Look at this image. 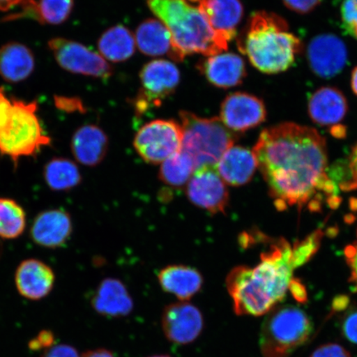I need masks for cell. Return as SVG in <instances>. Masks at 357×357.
I'll use <instances>...</instances> for the list:
<instances>
[{
    "label": "cell",
    "mask_w": 357,
    "mask_h": 357,
    "mask_svg": "<svg viewBox=\"0 0 357 357\" xmlns=\"http://www.w3.org/2000/svg\"><path fill=\"white\" fill-rule=\"evenodd\" d=\"M258 168L278 211L307 206L319 211L324 199L338 205L328 173V147L314 128L291 122L265 128L253 147Z\"/></svg>",
    "instance_id": "cell-1"
},
{
    "label": "cell",
    "mask_w": 357,
    "mask_h": 357,
    "mask_svg": "<svg viewBox=\"0 0 357 357\" xmlns=\"http://www.w3.org/2000/svg\"><path fill=\"white\" fill-rule=\"evenodd\" d=\"M323 236L322 231H316L293 245L281 238L261 254L257 266H240L231 270L226 287L235 314L259 317L273 310L291 288L294 271L318 252Z\"/></svg>",
    "instance_id": "cell-2"
},
{
    "label": "cell",
    "mask_w": 357,
    "mask_h": 357,
    "mask_svg": "<svg viewBox=\"0 0 357 357\" xmlns=\"http://www.w3.org/2000/svg\"><path fill=\"white\" fill-rule=\"evenodd\" d=\"M236 44L250 63L267 75L287 71L303 51L301 40L290 32L288 22L265 10L250 16Z\"/></svg>",
    "instance_id": "cell-3"
},
{
    "label": "cell",
    "mask_w": 357,
    "mask_h": 357,
    "mask_svg": "<svg viewBox=\"0 0 357 357\" xmlns=\"http://www.w3.org/2000/svg\"><path fill=\"white\" fill-rule=\"evenodd\" d=\"M146 3L171 33L178 61L192 54L211 56L227 50L229 40L216 33L199 7L188 0H147Z\"/></svg>",
    "instance_id": "cell-4"
},
{
    "label": "cell",
    "mask_w": 357,
    "mask_h": 357,
    "mask_svg": "<svg viewBox=\"0 0 357 357\" xmlns=\"http://www.w3.org/2000/svg\"><path fill=\"white\" fill-rule=\"evenodd\" d=\"M183 131L181 149L188 154L196 169L215 167L225 151L234 145L236 134L218 118H201L190 112L180 113Z\"/></svg>",
    "instance_id": "cell-5"
},
{
    "label": "cell",
    "mask_w": 357,
    "mask_h": 357,
    "mask_svg": "<svg viewBox=\"0 0 357 357\" xmlns=\"http://www.w3.org/2000/svg\"><path fill=\"white\" fill-rule=\"evenodd\" d=\"M312 332L305 312L284 306L269 312L262 324L259 346L264 357H289L305 344Z\"/></svg>",
    "instance_id": "cell-6"
},
{
    "label": "cell",
    "mask_w": 357,
    "mask_h": 357,
    "mask_svg": "<svg viewBox=\"0 0 357 357\" xmlns=\"http://www.w3.org/2000/svg\"><path fill=\"white\" fill-rule=\"evenodd\" d=\"M37 110V101L12 100L10 122L0 130V154L17 162L51 145V138L45 133Z\"/></svg>",
    "instance_id": "cell-7"
},
{
    "label": "cell",
    "mask_w": 357,
    "mask_h": 357,
    "mask_svg": "<svg viewBox=\"0 0 357 357\" xmlns=\"http://www.w3.org/2000/svg\"><path fill=\"white\" fill-rule=\"evenodd\" d=\"M139 77L141 89L132 100L134 110L139 117L159 108L175 93L181 82L177 66L166 60L149 62L142 67Z\"/></svg>",
    "instance_id": "cell-8"
},
{
    "label": "cell",
    "mask_w": 357,
    "mask_h": 357,
    "mask_svg": "<svg viewBox=\"0 0 357 357\" xmlns=\"http://www.w3.org/2000/svg\"><path fill=\"white\" fill-rule=\"evenodd\" d=\"M182 140L180 123L172 119H156L138 130L133 145L146 162L156 165L180 151Z\"/></svg>",
    "instance_id": "cell-9"
},
{
    "label": "cell",
    "mask_w": 357,
    "mask_h": 357,
    "mask_svg": "<svg viewBox=\"0 0 357 357\" xmlns=\"http://www.w3.org/2000/svg\"><path fill=\"white\" fill-rule=\"evenodd\" d=\"M48 47L58 65L68 73L104 79L113 75L109 62L82 43L55 38L48 42Z\"/></svg>",
    "instance_id": "cell-10"
},
{
    "label": "cell",
    "mask_w": 357,
    "mask_h": 357,
    "mask_svg": "<svg viewBox=\"0 0 357 357\" xmlns=\"http://www.w3.org/2000/svg\"><path fill=\"white\" fill-rule=\"evenodd\" d=\"M307 64L312 73L323 79H331L340 74L348 60L347 45L333 33L315 36L306 49Z\"/></svg>",
    "instance_id": "cell-11"
},
{
    "label": "cell",
    "mask_w": 357,
    "mask_h": 357,
    "mask_svg": "<svg viewBox=\"0 0 357 357\" xmlns=\"http://www.w3.org/2000/svg\"><path fill=\"white\" fill-rule=\"evenodd\" d=\"M267 110L264 101L245 92L227 96L220 109V120L233 132H245L266 121Z\"/></svg>",
    "instance_id": "cell-12"
},
{
    "label": "cell",
    "mask_w": 357,
    "mask_h": 357,
    "mask_svg": "<svg viewBox=\"0 0 357 357\" xmlns=\"http://www.w3.org/2000/svg\"><path fill=\"white\" fill-rule=\"evenodd\" d=\"M186 195L192 204L212 214L225 213L229 205V190L215 167L196 169L187 184Z\"/></svg>",
    "instance_id": "cell-13"
},
{
    "label": "cell",
    "mask_w": 357,
    "mask_h": 357,
    "mask_svg": "<svg viewBox=\"0 0 357 357\" xmlns=\"http://www.w3.org/2000/svg\"><path fill=\"white\" fill-rule=\"evenodd\" d=\"M204 325L202 312L190 303H172L163 310V333L169 342L176 345L194 342L202 333Z\"/></svg>",
    "instance_id": "cell-14"
},
{
    "label": "cell",
    "mask_w": 357,
    "mask_h": 357,
    "mask_svg": "<svg viewBox=\"0 0 357 357\" xmlns=\"http://www.w3.org/2000/svg\"><path fill=\"white\" fill-rule=\"evenodd\" d=\"M30 236L39 247L56 249L66 244L73 233L70 213L62 208L39 213L30 227Z\"/></svg>",
    "instance_id": "cell-15"
},
{
    "label": "cell",
    "mask_w": 357,
    "mask_h": 357,
    "mask_svg": "<svg viewBox=\"0 0 357 357\" xmlns=\"http://www.w3.org/2000/svg\"><path fill=\"white\" fill-rule=\"evenodd\" d=\"M56 275L47 263L29 258L17 266L15 283L17 292L26 300L38 301L47 297L54 289Z\"/></svg>",
    "instance_id": "cell-16"
},
{
    "label": "cell",
    "mask_w": 357,
    "mask_h": 357,
    "mask_svg": "<svg viewBox=\"0 0 357 357\" xmlns=\"http://www.w3.org/2000/svg\"><path fill=\"white\" fill-rule=\"evenodd\" d=\"M197 68L209 83L222 89L239 86L248 75L243 58L230 52L206 56L199 62Z\"/></svg>",
    "instance_id": "cell-17"
},
{
    "label": "cell",
    "mask_w": 357,
    "mask_h": 357,
    "mask_svg": "<svg viewBox=\"0 0 357 357\" xmlns=\"http://www.w3.org/2000/svg\"><path fill=\"white\" fill-rule=\"evenodd\" d=\"M349 109L348 101L340 89L333 86L321 87L307 102V114L312 121L321 127L340 126Z\"/></svg>",
    "instance_id": "cell-18"
},
{
    "label": "cell",
    "mask_w": 357,
    "mask_h": 357,
    "mask_svg": "<svg viewBox=\"0 0 357 357\" xmlns=\"http://www.w3.org/2000/svg\"><path fill=\"white\" fill-rule=\"evenodd\" d=\"M91 305L101 316L120 319L130 314L134 305L130 294L121 281L106 278L93 293Z\"/></svg>",
    "instance_id": "cell-19"
},
{
    "label": "cell",
    "mask_w": 357,
    "mask_h": 357,
    "mask_svg": "<svg viewBox=\"0 0 357 357\" xmlns=\"http://www.w3.org/2000/svg\"><path fill=\"white\" fill-rule=\"evenodd\" d=\"M70 149L78 163L89 167H96L108 153L109 138L96 125H84L73 134Z\"/></svg>",
    "instance_id": "cell-20"
},
{
    "label": "cell",
    "mask_w": 357,
    "mask_h": 357,
    "mask_svg": "<svg viewBox=\"0 0 357 357\" xmlns=\"http://www.w3.org/2000/svg\"><path fill=\"white\" fill-rule=\"evenodd\" d=\"M215 168L226 184L242 186L252 181L258 164L253 151L234 145L222 155Z\"/></svg>",
    "instance_id": "cell-21"
},
{
    "label": "cell",
    "mask_w": 357,
    "mask_h": 357,
    "mask_svg": "<svg viewBox=\"0 0 357 357\" xmlns=\"http://www.w3.org/2000/svg\"><path fill=\"white\" fill-rule=\"evenodd\" d=\"M199 8L216 33L231 41L244 15L241 0H200Z\"/></svg>",
    "instance_id": "cell-22"
},
{
    "label": "cell",
    "mask_w": 357,
    "mask_h": 357,
    "mask_svg": "<svg viewBox=\"0 0 357 357\" xmlns=\"http://www.w3.org/2000/svg\"><path fill=\"white\" fill-rule=\"evenodd\" d=\"M158 280L165 292L183 302L190 301L199 293L204 283L203 276L197 270L182 265L165 267L160 271Z\"/></svg>",
    "instance_id": "cell-23"
},
{
    "label": "cell",
    "mask_w": 357,
    "mask_h": 357,
    "mask_svg": "<svg viewBox=\"0 0 357 357\" xmlns=\"http://www.w3.org/2000/svg\"><path fill=\"white\" fill-rule=\"evenodd\" d=\"M136 45L142 53L150 56H166L178 61L171 33L159 20L149 19L138 26Z\"/></svg>",
    "instance_id": "cell-24"
},
{
    "label": "cell",
    "mask_w": 357,
    "mask_h": 357,
    "mask_svg": "<svg viewBox=\"0 0 357 357\" xmlns=\"http://www.w3.org/2000/svg\"><path fill=\"white\" fill-rule=\"evenodd\" d=\"M33 53L25 45L11 42L0 48V77L10 83L21 82L33 73Z\"/></svg>",
    "instance_id": "cell-25"
},
{
    "label": "cell",
    "mask_w": 357,
    "mask_h": 357,
    "mask_svg": "<svg viewBox=\"0 0 357 357\" xmlns=\"http://www.w3.org/2000/svg\"><path fill=\"white\" fill-rule=\"evenodd\" d=\"M22 10L6 17V21L30 17L39 24L59 25L69 19L74 8V0H29L22 4Z\"/></svg>",
    "instance_id": "cell-26"
},
{
    "label": "cell",
    "mask_w": 357,
    "mask_h": 357,
    "mask_svg": "<svg viewBox=\"0 0 357 357\" xmlns=\"http://www.w3.org/2000/svg\"><path fill=\"white\" fill-rule=\"evenodd\" d=\"M100 55L112 62H123L130 59L135 53V37L123 25L107 29L98 42Z\"/></svg>",
    "instance_id": "cell-27"
},
{
    "label": "cell",
    "mask_w": 357,
    "mask_h": 357,
    "mask_svg": "<svg viewBox=\"0 0 357 357\" xmlns=\"http://www.w3.org/2000/svg\"><path fill=\"white\" fill-rule=\"evenodd\" d=\"M43 178L48 188L55 192L73 190L82 181L77 164L64 158L49 160L43 168Z\"/></svg>",
    "instance_id": "cell-28"
},
{
    "label": "cell",
    "mask_w": 357,
    "mask_h": 357,
    "mask_svg": "<svg viewBox=\"0 0 357 357\" xmlns=\"http://www.w3.org/2000/svg\"><path fill=\"white\" fill-rule=\"evenodd\" d=\"M195 171L193 160L181 150L162 163L159 177L164 184L178 188L188 184Z\"/></svg>",
    "instance_id": "cell-29"
},
{
    "label": "cell",
    "mask_w": 357,
    "mask_h": 357,
    "mask_svg": "<svg viewBox=\"0 0 357 357\" xmlns=\"http://www.w3.org/2000/svg\"><path fill=\"white\" fill-rule=\"evenodd\" d=\"M26 226V213L22 205L10 198H0V238H20Z\"/></svg>",
    "instance_id": "cell-30"
},
{
    "label": "cell",
    "mask_w": 357,
    "mask_h": 357,
    "mask_svg": "<svg viewBox=\"0 0 357 357\" xmlns=\"http://www.w3.org/2000/svg\"><path fill=\"white\" fill-rule=\"evenodd\" d=\"M340 15L343 30L357 41V0H343Z\"/></svg>",
    "instance_id": "cell-31"
},
{
    "label": "cell",
    "mask_w": 357,
    "mask_h": 357,
    "mask_svg": "<svg viewBox=\"0 0 357 357\" xmlns=\"http://www.w3.org/2000/svg\"><path fill=\"white\" fill-rule=\"evenodd\" d=\"M341 331L347 341L357 344V307H352L343 316Z\"/></svg>",
    "instance_id": "cell-32"
},
{
    "label": "cell",
    "mask_w": 357,
    "mask_h": 357,
    "mask_svg": "<svg viewBox=\"0 0 357 357\" xmlns=\"http://www.w3.org/2000/svg\"><path fill=\"white\" fill-rule=\"evenodd\" d=\"M347 166V178L340 184V188L346 192L357 190V144L351 150Z\"/></svg>",
    "instance_id": "cell-33"
},
{
    "label": "cell",
    "mask_w": 357,
    "mask_h": 357,
    "mask_svg": "<svg viewBox=\"0 0 357 357\" xmlns=\"http://www.w3.org/2000/svg\"><path fill=\"white\" fill-rule=\"evenodd\" d=\"M282 2L290 11L305 15L315 10L322 0H282Z\"/></svg>",
    "instance_id": "cell-34"
},
{
    "label": "cell",
    "mask_w": 357,
    "mask_h": 357,
    "mask_svg": "<svg viewBox=\"0 0 357 357\" xmlns=\"http://www.w3.org/2000/svg\"><path fill=\"white\" fill-rule=\"evenodd\" d=\"M55 343V335L51 330L44 329L40 331L29 342L30 350L38 351H45L52 347Z\"/></svg>",
    "instance_id": "cell-35"
},
{
    "label": "cell",
    "mask_w": 357,
    "mask_h": 357,
    "mask_svg": "<svg viewBox=\"0 0 357 357\" xmlns=\"http://www.w3.org/2000/svg\"><path fill=\"white\" fill-rule=\"evenodd\" d=\"M345 257L348 267L350 269V283L352 289L357 291V234L355 242L345 249Z\"/></svg>",
    "instance_id": "cell-36"
},
{
    "label": "cell",
    "mask_w": 357,
    "mask_h": 357,
    "mask_svg": "<svg viewBox=\"0 0 357 357\" xmlns=\"http://www.w3.org/2000/svg\"><path fill=\"white\" fill-rule=\"evenodd\" d=\"M310 357H351L349 352L337 343H328L320 346L312 352Z\"/></svg>",
    "instance_id": "cell-37"
},
{
    "label": "cell",
    "mask_w": 357,
    "mask_h": 357,
    "mask_svg": "<svg viewBox=\"0 0 357 357\" xmlns=\"http://www.w3.org/2000/svg\"><path fill=\"white\" fill-rule=\"evenodd\" d=\"M41 357H82L75 348L69 344L53 345L43 351Z\"/></svg>",
    "instance_id": "cell-38"
},
{
    "label": "cell",
    "mask_w": 357,
    "mask_h": 357,
    "mask_svg": "<svg viewBox=\"0 0 357 357\" xmlns=\"http://www.w3.org/2000/svg\"><path fill=\"white\" fill-rule=\"evenodd\" d=\"M12 101L6 97L0 101V130L6 126L11 118Z\"/></svg>",
    "instance_id": "cell-39"
},
{
    "label": "cell",
    "mask_w": 357,
    "mask_h": 357,
    "mask_svg": "<svg viewBox=\"0 0 357 357\" xmlns=\"http://www.w3.org/2000/svg\"><path fill=\"white\" fill-rule=\"evenodd\" d=\"M56 105L60 109L64 110H71L73 112L75 110H80L83 108L82 102L78 100L74 99H66V98H59L56 100Z\"/></svg>",
    "instance_id": "cell-40"
},
{
    "label": "cell",
    "mask_w": 357,
    "mask_h": 357,
    "mask_svg": "<svg viewBox=\"0 0 357 357\" xmlns=\"http://www.w3.org/2000/svg\"><path fill=\"white\" fill-rule=\"evenodd\" d=\"M290 291L292 292L293 296L298 302L305 303L307 301V293L303 285L298 282L297 280H294L290 288Z\"/></svg>",
    "instance_id": "cell-41"
},
{
    "label": "cell",
    "mask_w": 357,
    "mask_h": 357,
    "mask_svg": "<svg viewBox=\"0 0 357 357\" xmlns=\"http://www.w3.org/2000/svg\"><path fill=\"white\" fill-rule=\"evenodd\" d=\"M82 357H115L113 352L105 348H98V349L89 350L82 355Z\"/></svg>",
    "instance_id": "cell-42"
},
{
    "label": "cell",
    "mask_w": 357,
    "mask_h": 357,
    "mask_svg": "<svg viewBox=\"0 0 357 357\" xmlns=\"http://www.w3.org/2000/svg\"><path fill=\"white\" fill-rule=\"evenodd\" d=\"M29 0H0V11L6 12L17 6L28 2Z\"/></svg>",
    "instance_id": "cell-43"
},
{
    "label": "cell",
    "mask_w": 357,
    "mask_h": 357,
    "mask_svg": "<svg viewBox=\"0 0 357 357\" xmlns=\"http://www.w3.org/2000/svg\"><path fill=\"white\" fill-rule=\"evenodd\" d=\"M351 88L354 95L357 96V66L352 70L351 75Z\"/></svg>",
    "instance_id": "cell-44"
},
{
    "label": "cell",
    "mask_w": 357,
    "mask_h": 357,
    "mask_svg": "<svg viewBox=\"0 0 357 357\" xmlns=\"http://www.w3.org/2000/svg\"><path fill=\"white\" fill-rule=\"evenodd\" d=\"M4 97L6 96H4L3 89L0 88V101H1Z\"/></svg>",
    "instance_id": "cell-45"
},
{
    "label": "cell",
    "mask_w": 357,
    "mask_h": 357,
    "mask_svg": "<svg viewBox=\"0 0 357 357\" xmlns=\"http://www.w3.org/2000/svg\"><path fill=\"white\" fill-rule=\"evenodd\" d=\"M149 357H172V356H169L168 355H155V356H151Z\"/></svg>",
    "instance_id": "cell-46"
},
{
    "label": "cell",
    "mask_w": 357,
    "mask_h": 357,
    "mask_svg": "<svg viewBox=\"0 0 357 357\" xmlns=\"http://www.w3.org/2000/svg\"><path fill=\"white\" fill-rule=\"evenodd\" d=\"M189 2L199 3L200 0H188Z\"/></svg>",
    "instance_id": "cell-47"
}]
</instances>
